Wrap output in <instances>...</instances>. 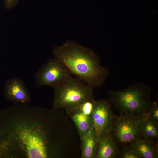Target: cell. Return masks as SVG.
Wrapping results in <instances>:
<instances>
[{
  "mask_svg": "<svg viewBox=\"0 0 158 158\" xmlns=\"http://www.w3.org/2000/svg\"><path fill=\"white\" fill-rule=\"evenodd\" d=\"M11 109L12 122L1 150L12 158L49 157L47 135L37 116L38 108L20 104Z\"/></svg>",
  "mask_w": 158,
  "mask_h": 158,
  "instance_id": "6da1fadb",
  "label": "cell"
},
{
  "mask_svg": "<svg viewBox=\"0 0 158 158\" xmlns=\"http://www.w3.org/2000/svg\"><path fill=\"white\" fill-rule=\"evenodd\" d=\"M54 57L61 61L72 75L93 89L102 86L109 75L107 68L90 49L68 41L53 49Z\"/></svg>",
  "mask_w": 158,
  "mask_h": 158,
  "instance_id": "7a4b0ae2",
  "label": "cell"
},
{
  "mask_svg": "<svg viewBox=\"0 0 158 158\" xmlns=\"http://www.w3.org/2000/svg\"><path fill=\"white\" fill-rule=\"evenodd\" d=\"M53 88V108L64 109L69 114L85 101L94 98L93 88L72 75Z\"/></svg>",
  "mask_w": 158,
  "mask_h": 158,
  "instance_id": "3957f363",
  "label": "cell"
},
{
  "mask_svg": "<svg viewBox=\"0 0 158 158\" xmlns=\"http://www.w3.org/2000/svg\"><path fill=\"white\" fill-rule=\"evenodd\" d=\"M150 89L132 86L121 91H110L108 96L115 109L121 114L147 115L151 102Z\"/></svg>",
  "mask_w": 158,
  "mask_h": 158,
  "instance_id": "277c9868",
  "label": "cell"
},
{
  "mask_svg": "<svg viewBox=\"0 0 158 158\" xmlns=\"http://www.w3.org/2000/svg\"><path fill=\"white\" fill-rule=\"evenodd\" d=\"M147 116L121 114L115 116L111 132L114 139L123 144L134 142L141 136V124Z\"/></svg>",
  "mask_w": 158,
  "mask_h": 158,
  "instance_id": "5b68a950",
  "label": "cell"
},
{
  "mask_svg": "<svg viewBox=\"0 0 158 158\" xmlns=\"http://www.w3.org/2000/svg\"><path fill=\"white\" fill-rule=\"evenodd\" d=\"M72 75L63 64L54 57L49 59L36 72L34 77L36 85H49L53 88Z\"/></svg>",
  "mask_w": 158,
  "mask_h": 158,
  "instance_id": "8992f818",
  "label": "cell"
},
{
  "mask_svg": "<svg viewBox=\"0 0 158 158\" xmlns=\"http://www.w3.org/2000/svg\"><path fill=\"white\" fill-rule=\"evenodd\" d=\"M115 115L107 101H95L92 116V129L98 143L102 138L111 136Z\"/></svg>",
  "mask_w": 158,
  "mask_h": 158,
  "instance_id": "52a82bcc",
  "label": "cell"
},
{
  "mask_svg": "<svg viewBox=\"0 0 158 158\" xmlns=\"http://www.w3.org/2000/svg\"><path fill=\"white\" fill-rule=\"evenodd\" d=\"M5 93L6 98L15 103L27 104L30 102V93L22 80L18 78L9 79L6 84Z\"/></svg>",
  "mask_w": 158,
  "mask_h": 158,
  "instance_id": "ba28073f",
  "label": "cell"
},
{
  "mask_svg": "<svg viewBox=\"0 0 158 158\" xmlns=\"http://www.w3.org/2000/svg\"><path fill=\"white\" fill-rule=\"evenodd\" d=\"M140 157L155 158L158 157V145L153 140L147 139L142 136L131 143L129 147Z\"/></svg>",
  "mask_w": 158,
  "mask_h": 158,
  "instance_id": "9c48e42d",
  "label": "cell"
},
{
  "mask_svg": "<svg viewBox=\"0 0 158 158\" xmlns=\"http://www.w3.org/2000/svg\"><path fill=\"white\" fill-rule=\"evenodd\" d=\"M69 114L76 127L80 138L92 129V118L85 115L78 109Z\"/></svg>",
  "mask_w": 158,
  "mask_h": 158,
  "instance_id": "30bf717a",
  "label": "cell"
},
{
  "mask_svg": "<svg viewBox=\"0 0 158 158\" xmlns=\"http://www.w3.org/2000/svg\"><path fill=\"white\" fill-rule=\"evenodd\" d=\"M118 152L116 144L110 137H107L100 140L98 143L97 151L95 157L111 158L116 156Z\"/></svg>",
  "mask_w": 158,
  "mask_h": 158,
  "instance_id": "8fae6325",
  "label": "cell"
},
{
  "mask_svg": "<svg viewBox=\"0 0 158 158\" xmlns=\"http://www.w3.org/2000/svg\"><path fill=\"white\" fill-rule=\"evenodd\" d=\"M81 141V157H95L98 142L92 129L88 133L80 138Z\"/></svg>",
  "mask_w": 158,
  "mask_h": 158,
  "instance_id": "7c38bea8",
  "label": "cell"
},
{
  "mask_svg": "<svg viewBox=\"0 0 158 158\" xmlns=\"http://www.w3.org/2000/svg\"><path fill=\"white\" fill-rule=\"evenodd\" d=\"M140 131L141 135L145 138L152 140L157 138L158 136L157 123L147 116L141 124Z\"/></svg>",
  "mask_w": 158,
  "mask_h": 158,
  "instance_id": "4fadbf2b",
  "label": "cell"
},
{
  "mask_svg": "<svg viewBox=\"0 0 158 158\" xmlns=\"http://www.w3.org/2000/svg\"><path fill=\"white\" fill-rule=\"evenodd\" d=\"M95 101L94 98L86 100L80 105L78 109L85 115L92 118Z\"/></svg>",
  "mask_w": 158,
  "mask_h": 158,
  "instance_id": "5bb4252c",
  "label": "cell"
},
{
  "mask_svg": "<svg viewBox=\"0 0 158 158\" xmlns=\"http://www.w3.org/2000/svg\"><path fill=\"white\" fill-rule=\"evenodd\" d=\"M147 117L152 119L158 123V106L156 102H151L147 114Z\"/></svg>",
  "mask_w": 158,
  "mask_h": 158,
  "instance_id": "9a60e30c",
  "label": "cell"
},
{
  "mask_svg": "<svg viewBox=\"0 0 158 158\" xmlns=\"http://www.w3.org/2000/svg\"><path fill=\"white\" fill-rule=\"evenodd\" d=\"M120 157L123 158H139V156L128 147L124 149L121 153Z\"/></svg>",
  "mask_w": 158,
  "mask_h": 158,
  "instance_id": "2e32d148",
  "label": "cell"
},
{
  "mask_svg": "<svg viewBox=\"0 0 158 158\" xmlns=\"http://www.w3.org/2000/svg\"><path fill=\"white\" fill-rule=\"evenodd\" d=\"M18 1V0H5V6L6 8L11 9L16 5Z\"/></svg>",
  "mask_w": 158,
  "mask_h": 158,
  "instance_id": "e0dca14e",
  "label": "cell"
}]
</instances>
